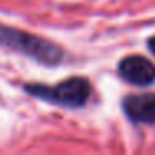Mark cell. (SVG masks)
<instances>
[{"mask_svg":"<svg viewBox=\"0 0 155 155\" xmlns=\"http://www.w3.org/2000/svg\"><path fill=\"white\" fill-rule=\"evenodd\" d=\"M148 48H150V50L153 52V55H155V37H152L150 40H148Z\"/></svg>","mask_w":155,"mask_h":155,"instance_id":"5","label":"cell"},{"mask_svg":"<svg viewBox=\"0 0 155 155\" xmlns=\"http://www.w3.org/2000/svg\"><path fill=\"white\" fill-rule=\"evenodd\" d=\"M25 92L50 104H57L68 108L84 107L92 95V85L84 77H72L57 85L27 84Z\"/></svg>","mask_w":155,"mask_h":155,"instance_id":"2","label":"cell"},{"mask_svg":"<svg viewBox=\"0 0 155 155\" xmlns=\"http://www.w3.org/2000/svg\"><path fill=\"white\" fill-rule=\"evenodd\" d=\"M0 45L17 50L45 65H57L64 58L62 48L50 40L7 25H0Z\"/></svg>","mask_w":155,"mask_h":155,"instance_id":"1","label":"cell"},{"mask_svg":"<svg viewBox=\"0 0 155 155\" xmlns=\"http://www.w3.org/2000/svg\"><path fill=\"white\" fill-rule=\"evenodd\" d=\"M124 110L132 122L155 124V94L127 95L124 98Z\"/></svg>","mask_w":155,"mask_h":155,"instance_id":"4","label":"cell"},{"mask_svg":"<svg viewBox=\"0 0 155 155\" xmlns=\"http://www.w3.org/2000/svg\"><path fill=\"white\" fill-rule=\"evenodd\" d=\"M118 75L137 87H150L155 82V64L142 55H128L118 64Z\"/></svg>","mask_w":155,"mask_h":155,"instance_id":"3","label":"cell"}]
</instances>
